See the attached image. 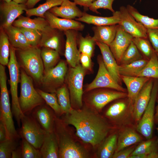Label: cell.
<instances>
[{
    "label": "cell",
    "mask_w": 158,
    "mask_h": 158,
    "mask_svg": "<svg viewBox=\"0 0 158 158\" xmlns=\"http://www.w3.org/2000/svg\"></svg>",
    "instance_id": "61"
},
{
    "label": "cell",
    "mask_w": 158,
    "mask_h": 158,
    "mask_svg": "<svg viewBox=\"0 0 158 158\" xmlns=\"http://www.w3.org/2000/svg\"><path fill=\"white\" fill-rule=\"evenodd\" d=\"M40 150L42 158H59L58 142L54 130L47 133Z\"/></svg>",
    "instance_id": "26"
},
{
    "label": "cell",
    "mask_w": 158,
    "mask_h": 158,
    "mask_svg": "<svg viewBox=\"0 0 158 158\" xmlns=\"http://www.w3.org/2000/svg\"><path fill=\"white\" fill-rule=\"evenodd\" d=\"M22 138L36 148L40 149L47 132L31 114H23L21 118Z\"/></svg>",
    "instance_id": "9"
},
{
    "label": "cell",
    "mask_w": 158,
    "mask_h": 158,
    "mask_svg": "<svg viewBox=\"0 0 158 158\" xmlns=\"http://www.w3.org/2000/svg\"><path fill=\"white\" fill-rule=\"evenodd\" d=\"M139 154L145 155L147 158H158L157 138H152L141 142L137 146L130 155Z\"/></svg>",
    "instance_id": "30"
},
{
    "label": "cell",
    "mask_w": 158,
    "mask_h": 158,
    "mask_svg": "<svg viewBox=\"0 0 158 158\" xmlns=\"http://www.w3.org/2000/svg\"><path fill=\"white\" fill-rule=\"evenodd\" d=\"M64 36L63 31L48 25L42 31V36L38 46L52 49L61 53L65 45Z\"/></svg>",
    "instance_id": "14"
},
{
    "label": "cell",
    "mask_w": 158,
    "mask_h": 158,
    "mask_svg": "<svg viewBox=\"0 0 158 158\" xmlns=\"http://www.w3.org/2000/svg\"><path fill=\"white\" fill-rule=\"evenodd\" d=\"M68 70L65 61L61 60L55 67L44 72L41 83L45 91L55 93L64 84Z\"/></svg>",
    "instance_id": "11"
},
{
    "label": "cell",
    "mask_w": 158,
    "mask_h": 158,
    "mask_svg": "<svg viewBox=\"0 0 158 158\" xmlns=\"http://www.w3.org/2000/svg\"><path fill=\"white\" fill-rule=\"evenodd\" d=\"M126 7L135 20L141 23L146 28L158 29V19H155L141 14L136 8L130 5H128Z\"/></svg>",
    "instance_id": "35"
},
{
    "label": "cell",
    "mask_w": 158,
    "mask_h": 158,
    "mask_svg": "<svg viewBox=\"0 0 158 158\" xmlns=\"http://www.w3.org/2000/svg\"><path fill=\"white\" fill-rule=\"evenodd\" d=\"M75 20L80 22L95 26H105L118 24L120 20L118 11L113 13L112 16L102 17L94 16L83 12L82 16Z\"/></svg>",
    "instance_id": "25"
},
{
    "label": "cell",
    "mask_w": 158,
    "mask_h": 158,
    "mask_svg": "<svg viewBox=\"0 0 158 158\" xmlns=\"http://www.w3.org/2000/svg\"><path fill=\"white\" fill-rule=\"evenodd\" d=\"M9 139L6 128L3 124L0 122V142Z\"/></svg>",
    "instance_id": "51"
},
{
    "label": "cell",
    "mask_w": 158,
    "mask_h": 158,
    "mask_svg": "<svg viewBox=\"0 0 158 158\" xmlns=\"http://www.w3.org/2000/svg\"><path fill=\"white\" fill-rule=\"evenodd\" d=\"M118 12L120 20L118 24L126 32L134 37L147 38V29L135 20L126 7L121 6Z\"/></svg>",
    "instance_id": "13"
},
{
    "label": "cell",
    "mask_w": 158,
    "mask_h": 158,
    "mask_svg": "<svg viewBox=\"0 0 158 158\" xmlns=\"http://www.w3.org/2000/svg\"><path fill=\"white\" fill-rule=\"evenodd\" d=\"M79 31L69 30L64 32L66 37L64 56L71 67L80 63V53L77 47V38Z\"/></svg>",
    "instance_id": "17"
},
{
    "label": "cell",
    "mask_w": 158,
    "mask_h": 158,
    "mask_svg": "<svg viewBox=\"0 0 158 158\" xmlns=\"http://www.w3.org/2000/svg\"><path fill=\"white\" fill-rule=\"evenodd\" d=\"M55 93L63 114L68 113L72 108L69 92L66 85L63 84L56 90Z\"/></svg>",
    "instance_id": "38"
},
{
    "label": "cell",
    "mask_w": 158,
    "mask_h": 158,
    "mask_svg": "<svg viewBox=\"0 0 158 158\" xmlns=\"http://www.w3.org/2000/svg\"><path fill=\"white\" fill-rule=\"evenodd\" d=\"M121 77L127 87L128 97L133 103L143 86L150 78L146 77L123 75H121Z\"/></svg>",
    "instance_id": "28"
},
{
    "label": "cell",
    "mask_w": 158,
    "mask_h": 158,
    "mask_svg": "<svg viewBox=\"0 0 158 158\" xmlns=\"http://www.w3.org/2000/svg\"><path fill=\"white\" fill-rule=\"evenodd\" d=\"M44 104L35 108L30 114L44 130L51 132L54 130L56 117L51 109Z\"/></svg>",
    "instance_id": "20"
},
{
    "label": "cell",
    "mask_w": 158,
    "mask_h": 158,
    "mask_svg": "<svg viewBox=\"0 0 158 158\" xmlns=\"http://www.w3.org/2000/svg\"><path fill=\"white\" fill-rule=\"evenodd\" d=\"M62 120L75 128L77 135L82 140L94 146L101 144L112 128L104 118L87 108L72 109Z\"/></svg>",
    "instance_id": "1"
},
{
    "label": "cell",
    "mask_w": 158,
    "mask_h": 158,
    "mask_svg": "<svg viewBox=\"0 0 158 158\" xmlns=\"http://www.w3.org/2000/svg\"><path fill=\"white\" fill-rule=\"evenodd\" d=\"M27 9L25 4H18L13 1L9 3L2 1L0 5V28L4 29L12 25L16 18Z\"/></svg>",
    "instance_id": "15"
},
{
    "label": "cell",
    "mask_w": 158,
    "mask_h": 158,
    "mask_svg": "<svg viewBox=\"0 0 158 158\" xmlns=\"http://www.w3.org/2000/svg\"><path fill=\"white\" fill-rule=\"evenodd\" d=\"M41 56L44 65V73L55 67L60 59V54L57 51L47 47H42Z\"/></svg>",
    "instance_id": "34"
},
{
    "label": "cell",
    "mask_w": 158,
    "mask_h": 158,
    "mask_svg": "<svg viewBox=\"0 0 158 158\" xmlns=\"http://www.w3.org/2000/svg\"><path fill=\"white\" fill-rule=\"evenodd\" d=\"M156 54H157V57H158V52L156 53Z\"/></svg>",
    "instance_id": "59"
},
{
    "label": "cell",
    "mask_w": 158,
    "mask_h": 158,
    "mask_svg": "<svg viewBox=\"0 0 158 158\" xmlns=\"http://www.w3.org/2000/svg\"><path fill=\"white\" fill-rule=\"evenodd\" d=\"M64 0H46L44 3L38 7L27 9L25 11L27 17L36 16L44 18L45 13L52 8L61 5Z\"/></svg>",
    "instance_id": "36"
},
{
    "label": "cell",
    "mask_w": 158,
    "mask_h": 158,
    "mask_svg": "<svg viewBox=\"0 0 158 158\" xmlns=\"http://www.w3.org/2000/svg\"><path fill=\"white\" fill-rule=\"evenodd\" d=\"M97 60L99 69L97 75L93 81L86 86L85 91L88 92L97 88H106L126 92V90L118 83L109 72L104 66L102 55L98 56Z\"/></svg>",
    "instance_id": "12"
},
{
    "label": "cell",
    "mask_w": 158,
    "mask_h": 158,
    "mask_svg": "<svg viewBox=\"0 0 158 158\" xmlns=\"http://www.w3.org/2000/svg\"><path fill=\"white\" fill-rule=\"evenodd\" d=\"M10 43L8 36L4 30L0 28V63L6 66L9 62L10 55Z\"/></svg>",
    "instance_id": "41"
},
{
    "label": "cell",
    "mask_w": 158,
    "mask_h": 158,
    "mask_svg": "<svg viewBox=\"0 0 158 158\" xmlns=\"http://www.w3.org/2000/svg\"><path fill=\"white\" fill-rule=\"evenodd\" d=\"M2 1H5L7 3H9L12 1V0H1Z\"/></svg>",
    "instance_id": "57"
},
{
    "label": "cell",
    "mask_w": 158,
    "mask_h": 158,
    "mask_svg": "<svg viewBox=\"0 0 158 158\" xmlns=\"http://www.w3.org/2000/svg\"><path fill=\"white\" fill-rule=\"evenodd\" d=\"M118 24L105 26H95L92 28L93 37L96 42L109 45L114 39Z\"/></svg>",
    "instance_id": "27"
},
{
    "label": "cell",
    "mask_w": 158,
    "mask_h": 158,
    "mask_svg": "<svg viewBox=\"0 0 158 158\" xmlns=\"http://www.w3.org/2000/svg\"><path fill=\"white\" fill-rule=\"evenodd\" d=\"M80 62L82 66L85 70H91L92 61L90 56L85 54L80 53Z\"/></svg>",
    "instance_id": "50"
},
{
    "label": "cell",
    "mask_w": 158,
    "mask_h": 158,
    "mask_svg": "<svg viewBox=\"0 0 158 158\" xmlns=\"http://www.w3.org/2000/svg\"><path fill=\"white\" fill-rule=\"evenodd\" d=\"M132 41L145 59L149 60L155 52L148 38L133 37Z\"/></svg>",
    "instance_id": "40"
},
{
    "label": "cell",
    "mask_w": 158,
    "mask_h": 158,
    "mask_svg": "<svg viewBox=\"0 0 158 158\" xmlns=\"http://www.w3.org/2000/svg\"><path fill=\"white\" fill-rule=\"evenodd\" d=\"M6 74H0V122L4 125L9 139L18 140L20 136L15 127L7 86Z\"/></svg>",
    "instance_id": "6"
},
{
    "label": "cell",
    "mask_w": 158,
    "mask_h": 158,
    "mask_svg": "<svg viewBox=\"0 0 158 158\" xmlns=\"http://www.w3.org/2000/svg\"><path fill=\"white\" fill-rule=\"evenodd\" d=\"M156 102L157 105L156 107V111L154 116V123L155 124H158V98H157Z\"/></svg>",
    "instance_id": "55"
},
{
    "label": "cell",
    "mask_w": 158,
    "mask_h": 158,
    "mask_svg": "<svg viewBox=\"0 0 158 158\" xmlns=\"http://www.w3.org/2000/svg\"><path fill=\"white\" fill-rule=\"evenodd\" d=\"M118 133L107 137L102 143L98 155L101 158H111L115 153L117 146Z\"/></svg>",
    "instance_id": "33"
},
{
    "label": "cell",
    "mask_w": 158,
    "mask_h": 158,
    "mask_svg": "<svg viewBox=\"0 0 158 158\" xmlns=\"http://www.w3.org/2000/svg\"><path fill=\"white\" fill-rule=\"evenodd\" d=\"M12 25L19 28H23L42 31L49 25L44 18L38 17L31 19L29 17L21 15L13 22Z\"/></svg>",
    "instance_id": "31"
},
{
    "label": "cell",
    "mask_w": 158,
    "mask_h": 158,
    "mask_svg": "<svg viewBox=\"0 0 158 158\" xmlns=\"http://www.w3.org/2000/svg\"><path fill=\"white\" fill-rule=\"evenodd\" d=\"M41 0H28L25 4L28 9L33 8L35 5Z\"/></svg>",
    "instance_id": "54"
},
{
    "label": "cell",
    "mask_w": 158,
    "mask_h": 158,
    "mask_svg": "<svg viewBox=\"0 0 158 158\" xmlns=\"http://www.w3.org/2000/svg\"><path fill=\"white\" fill-rule=\"evenodd\" d=\"M10 55L8 65L10 75V92L12 99L11 110L13 116L19 126H20L21 118L24 114L19 104L18 95V87L20 80V72L15 53V49L10 45Z\"/></svg>",
    "instance_id": "7"
},
{
    "label": "cell",
    "mask_w": 158,
    "mask_h": 158,
    "mask_svg": "<svg viewBox=\"0 0 158 158\" xmlns=\"http://www.w3.org/2000/svg\"><path fill=\"white\" fill-rule=\"evenodd\" d=\"M85 70L80 63L68 70L65 81L69 92L71 105L78 108L83 105V83Z\"/></svg>",
    "instance_id": "8"
},
{
    "label": "cell",
    "mask_w": 158,
    "mask_h": 158,
    "mask_svg": "<svg viewBox=\"0 0 158 158\" xmlns=\"http://www.w3.org/2000/svg\"><path fill=\"white\" fill-rule=\"evenodd\" d=\"M77 5L83 6L85 8H88L91 4L96 0H72Z\"/></svg>",
    "instance_id": "52"
},
{
    "label": "cell",
    "mask_w": 158,
    "mask_h": 158,
    "mask_svg": "<svg viewBox=\"0 0 158 158\" xmlns=\"http://www.w3.org/2000/svg\"><path fill=\"white\" fill-rule=\"evenodd\" d=\"M118 131L115 152L140 142L142 140V137L136 131V127H125L119 129Z\"/></svg>",
    "instance_id": "23"
},
{
    "label": "cell",
    "mask_w": 158,
    "mask_h": 158,
    "mask_svg": "<svg viewBox=\"0 0 158 158\" xmlns=\"http://www.w3.org/2000/svg\"><path fill=\"white\" fill-rule=\"evenodd\" d=\"M158 92V79H154L150 99L139 122L137 131L147 140L152 138L154 123L155 107Z\"/></svg>",
    "instance_id": "10"
},
{
    "label": "cell",
    "mask_w": 158,
    "mask_h": 158,
    "mask_svg": "<svg viewBox=\"0 0 158 158\" xmlns=\"http://www.w3.org/2000/svg\"><path fill=\"white\" fill-rule=\"evenodd\" d=\"M59 7H54L49 11L55 16L61 18L73 19L81 17L82 12L73 1L64 0Z\"/></svg>",
    "instance_id": "24"
},
{
    "label": "cell",
    "mask_w": 158,
    "mask_h": 158,
    "mask_svg": "<svg viewBox=\"0 0 158 158\" xmlns=\"http://www.w3.org/2000/svg\"><path fill=\"white\" fill-rule=\"evenodd\" d=\"M20 73L19 104L23 114H30L35 108L44 104L45 101L34 88L31 77L23 70H21Z\"/></svg>",
    "instance_id": "3"
},
{
    "label": "cell",
    "mask_w": 158,
    "mask_h": 158,
    "mask_svg": "<svg viewBox=\"0 0 158 158\" xmlns=\"http://www.w3.org/2000/svg\"><path fill=\"white\" fill-rule=\"evenodd\" d=\"M148 60L143 58L128 64L119 65V73L120 75L138 77Z\"/></svg>",
    "instance_id": "32"
},
{
    "label": "cell",
    "mask_w": 158,
    "mask_h": 158,
    "mask_svg": "<svg viewBox=\"0 0 158 158\" xmlns=\"http://www.w3.org/2000/svg\"><path fill=\"white\" fill-rule=\"evenodd\" d=\"M37 90L47 104L53 109L56 114L58 115L63 114L55 93H49L40 89Z\"/></svg>",
    "instance_id": "43"
},
{
    "label": "cell",
    "mask_w": 158,
    "mask_h": 158,
    "mask_svg": "<svg viewBox=\"0 0 158 158\" xmlns=\"http://www.w3.org/2000/svg\"><path fill=\"white\" fill-rule=\"evenodd\" d=\"M138 77L158 79V58L155 52Z\"/></svg>",
    "instance_id": "39"
},
{
    "label": "cell",
    "mask_w": 158,
    "mask_h": 158,
    "mask_svg": "<svg viewBox=\"0 0 158 158\" xmlns=\"http://www.w3.org/2000/svg\"><path fill=\"white\" fill-rule=\"evenodd\" d=\"M102 54L104 66L114 80L121 85L122 80L118 72V65L108 45L102 43L96 42Z\"/></svg>",
    "instance_id": "22"
},
{
    "label": "cell",
    "mask_w": 158,
    "mask_h": 158,
    "mask_svg": "<svg viewBox=\"0 0 158 158\" xmlns=\"http://www.w3.org/2000/svg\"><path fill=\"white\" fill-rule=\"evenodd\" d=\"M3 29L8 36L10 45L15 49H22L31 46L20 28L12 25Z\"/></svg>",
    "instance_id": "29"
},
{
    "label": "cell",
    "mask_w": 158,
    "mask_h": 158,
    "mask_svg": "<svg viewBox=\"0 0 158 158\" xmlns=\"http://www.w3.org/2000/svg\"><path fill=\"white\" fill-rule=\"evenodd\" d=\"M135 144L114 153L113 158H128L137 146Z\"/></svg>",
    "instance_id": "49"
},
{
    "label": "cell",
    "mask_w": 158,
    "mask_h": 158,
    "mask_svg": "<svg viewBox=\"0 0 158 158\" xmlns=\"http://www.w3.org/2000/svg\"><path fill=\"white\" fill-rule=\"evenodd\" d=\"M77 42L78 49L80 53L87 54L91 57L93 56L96 44V42L93 37L89 34L83 37L79 33L78 35Z\"/></svg>",
    "instance_id": "37"
},
{
    "label": "cell",
    "mask_w": 158,
    "mask_h": 158,
    "mask_svg": "<svg viewBox=\"0 0 158 158\" xmlns=\"http://www.w3.org/2000/svg\"><path fill=\"white\" fill-rule=\"evenodd\" d=\"M44 16L50 26L62 31L69 30L81 31L85 27L84 25L79 21L58 18L49 11L45 13Z\"/></svg>",
    "instance_id": "21"
},
{
    "label": "cell",
    "mask_w": 158,
    "mask_h": 158,
    "mask_svg": "<svg viewBox=\"0 0 158 158\" xmlns=\"http://www.w3.org/2000/svg\"><path fill=\"white\" fill-rule=\"evenodd\" d=\"M143 58L142 56L132 41L123 53L119 65L128 64Z\"/></svg>",
    "instance_id": "42"
},
{
    "label": "cell",
    "mask_w": 158,
    "mask_h": 158,
    "mask_svg": "<svg viewBox=\"0 0 158 158\" xmlns=\"http://www.w3.org/2000/svg\"><path fill=\"white\" fill-rule=\"evenodd\" d=\"M133 38L118 24L115 37L109 47L118 65L123 53L132 41Z\"/></svg>",
    "instance_id": "18"
},
{
    "label": "cell",
    "mask_w": 158,
    "mask_h": 158,
    "mask_svg": "<svg viewBox=\"0 0 158 158\" xmlns=\"http://www.w3.org/2000/svg\"><path fill=\"white\" fill-rule=\"evenodd\" d=\"M157 98H158V92L157 95Z\"/></svg>",
    "instance_id": "60"
},
{
    "label": "cell",
    "mask_w": 158,
    "mask_h": 158,
    "mask_svg": "<svg viewBox=\"0 0 158 158\" xmlns=\"http://www.w3.org/2000/svg\"><path fill=\"white\" fill-rule=\"evenodd\" d=\"M21 147L23 158H42L39 150L35 147L32 145L22 138Z\"/></svg>",
    "instance_id": "45"
},
{
    "label": "cell",
    "mask_w": 158,
    "mask_h": 158,
    "mask_svg": "<svg viewBox=\"0 0 158 158\" xmlns=\"http://www.w3.org/2000/svg\"><path fill=\"white\" fill-rule=\"evenodd\" d=\"M147 33L155 52H158V29H147Z\"/></svg>",
    "instance_id": "48"
},
{
    "label": "cell",
    "mask_w": 158,
    "mask_h": 158,
    "mask_svg": "<svg viewBox=\"0 0 158 158\" xmlns=\"http://www.w3.org/2000/svg\"><path fill=\"white\" fill-rule=\"evenodd\" d=\"M19 57L25 71L36 82L41 83L44 68L38 46L18 49Z\"/></svg>",
    "instance_id": "5"
},
{
    "label": "cell",
    "mask_w": 158,
    "mask_h": 158,
    "mask_svg": "<svg viewBox=\"0 0 158 158\" xmlns=\"http://www.w3.org/2000/svg\"><path fill=\"white\" fill-rule=\"evenodd\" d=\"M115 0H96L91 4L88 8L97 14H100L97 10L100 8L108 9L113 13L115 11L112 7V4Z\"/></svg>",
    "instance_id": "47"
},
{
    "label": "cell",
    "mask_w": 158,
    "mask_h": 158,
    "mask_svg": "<svg viewBox=\"0 0 158 158\" xmlns=\"http://www.w3.org/2000/svg\"><path fill=\"white\" fill-rule=\"evenodd\" d=\"M154 79L150 78L143 86L135 100L134 114L136 125L139 122L150 100Z\"/></svg>",
    "instance_id": "19"
},
{
    "label": "cell",
    "mask_w": 158,
    "mask_h": 158,
    "mask_svg": "<svg viewBox=\"0 0 158 158\" xmlns=\"http://www.w3.org/2000/svg\"><path fill=\"white\" fill-rule=\"evenodd\" d=\"M66 124L62 120L56 118L54 131L57 137L59 146V158H84L88 157L86 150L71 139L68 134Z\"/></svg>",
    "instance_id": "2"
},
{
    "label": "cell",
    "mask_w": 158,
    "mask_h": 158,
    "mask_svg": "<svg viewBox=\"0 0 158 158\" xmlns=\"http://www.w3.org/2000/svg\"><path fill=\"white\" fill-rule=\"evenodd\" d=\"M12 158H22V153L21 146H18L12 152Z\"/></svg>",
    "instance_id": "53"
},
{
    "label": "cell",
    "mask_w": 158,
    "mask_h": 158,
    "mask_svg": "<svg viewBox=\"0 0 158 158\" xmlns=\"http://www.w3.org/2000/svg\"><path fill=\"white\" fill-rule=\"evenodd\" d=\"M133 104L127 97L111 106L106 112L105 116L119 129L126 126L136 127Z\"/></svg>",
    "instance_id": "4"
},
{
    "label": "cell",
    "mask_w": 158,
    "mask_h": 158,
    "mask_svg": "<svg viewBox=\"0 0 158 158\" xmlns=\"http://www.w3.org/2000/svg\"><path fill=\"white\" fill-rule=\"evenodd\" d=\"M18 140L8 139L0 142V158H12L13 151L19 146Z\"/></svg>",
    "instance_id": "44"
},
{
    "label": "cell",
    "mask_w": 158,
    "mask_h": 158,
    "mask_svg": "<svg viewBox=\"0 0 158 158\" xmlns=\"http://www.w3.org/2000/svg\"><path fill=\"white\" fill-rule=\"evenodd\" d=\"M156 129H157V130L158 133V127L157 128H156ZM157 142H158V136L157 138Z\"/></svg>",
    "instance_id": "58"
},
{
    "label": "cell",
    "mask_w": 158,
    "mask_h": 158,
    "mask_svg": "<svg viewBox=\"0 0 158 158\" xmlns=\"http://www.w3.org/2000/svg\"><path fill=\"white\" fill-rule=\"evenodd\" d=\"M20 28L31 46H38L42 36V31L23 28Z\"/></svg>",
    "instance_id": "46"
},
{
    "label": "cell",
    "mask_w": 158,
    "mask_h": 158,
    "mask_svg": "<svg viewBox=\"0 0 158 158\" xmlns=\"http://www.w3.org/2000/svg\"><path fill=\"white\" fill-rule=\"evenodd\" d=\"M127 97L128 93L126 92L116 90H101L92 94L88 101L93 108L100 111L111 102Z\"/></svg>",
    "instance_id": "16"
},
{
    "label": "cell",
    "mask_w": 158,
    "mask_h": 158,
    "mask_svg": "<svg viewBox=\"0 0 158 158\" xmlns=\"http://www.w3.org/2000/svg\"><path fill=\"white\" fill-rule=\"evenodd\" d=\"M13 1L19 4H25L28 0H12Z\"/></svg>",
    "instance_id": "56"
}]
</instances>
